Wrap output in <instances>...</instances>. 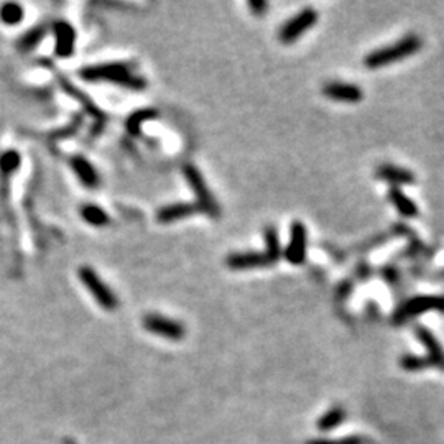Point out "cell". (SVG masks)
I'll use <instances>...</instances> for the list:
<instances>
[{
	"label": "cell",
	"instance_id": "6",
	"mask_svg": "<svg viewBox=\"0 0 444 444\" xmlns=\"http://www.w3.org/2000/svg\"><path fill=\"white\" fill-rule=\"evenodd\" d=\"M316 22H317V12L315 10V8H305V10H301L298 15H294L292 20L287 22L282 28H280L278 38L285 45L293 43V41L300 38L306 30H310Z\"/></svg>",
	"mask_w": 444,
	"mask_h": 444
},
{
	"label": "cell",
	"instance_id": "20",
	"mask_svg": "<svg viewBox=\"0 0 444 444\" xmlns=\"http://www.w3.org/2000/svg\"><path fill=\"white\" fill-rule=\"evenodd\" d=\"M265 245L268 259L277 264L280 257H282V247H280V239H278V232L275 227H266L265 229Z\"/></svg>",
	"mask_w": 444,
	"mask_h": 444
},
{
	"label": "cell",
	"instance_id": "24",
	"mask_svg": "<svg viewBox=\"0 0 444 444\" xmlns=\"http://www.w3.org/2000/svg\"><path fill=\"white\" fill-rule=\"evenodd\" d=\"M20 166V155L17 152H6L0 158V170L2 173H13Z\"/></svg>",
	"mask_w": 444,
	"mask_h": 444
},
{
	"label": "cell",
	"instance_id": "19",
	"mask_svg": "<svg viewBox=\"0 0 444 444\" xmlns=\"http://www.w3.org/2000/svg\"><path fill=\"white\" fill-rule=\"evenodd\" d=\"M45 27L43 25H38V27H34L31 30H28L25 35H22L20 38H18V50L20 51H30L34 50L35 46L40 45V41L45 38Z\"/></svg>",
	"mask_w": 444,
	"mask_h": 444
},
{
	"label": "cell",
	"instance_id": "5",
	"mask_svg": "<svg viewBox=\"0 0 444 444\" xmlns=\"http://www.w3.org/2000/svg\"><path fill=\"white\" fill-rule=\"evenodd\" d=\"M427 311H441L444 313V296L438 294H428V296H415L403 303L395 313V322H406L411 317L422 315Z\"/></svg>",
	"mask_w": 444,
	"mask_h": 444
},
{
	"label": "cell",
	"instance_id": "14",
	"mask_svg": "<svg viewBox=\"0 0 444 444\" xmlns=\"http://www.w3.org/2000/svg\"><path fill=\"white\" fill-rule=\"evenodd\" d=\"M377 176L380 180L389 181V183H394V186L399 185H411L417 181V176L413 175L410 170L406 168L396 166V165H382L377 170Z\"/></svg>",
	"mask_w": 444,
	"mask_h": 444
},
{
	"label": "cell",
	"instance_id": "3",
	"mask_svg": "<svg viewBox=\"0 0 444 444\" xmlns=\"http://www.w3.org/2000/svg\"><path fill=\"white\" fill-rule=\"evenodd\" d=\"M185 178L188 181L189 188L194 191L196 199H198V206L199 213L208 214L211 217H219V204L216 203V199L213 198L211 191H209L208 186H206V181L201 173L198 171V168L193 165H185L183 168Z\"/></svg>",
	"mask_w": 444,
	"mask_h": 444
},
{
	"label": "cell",
	"instance_id": "26",
	"mask_svg": "<svg viewBox=\"0 0 444 444\" xmlns=\"http://www.w3.org/2000/svg\"><path fill=\"white\" fill-rule=\"evenodd\" d=\"M249 7L252 8V12H254L255 15H264L266 8H268V3H266L265 0H250Z\"/></svg>",
	"mask_w": 444,
	"mask_h": 444
},
{
	"label": "cell",
	"instance_id": "15",
	"mask_svg": "<svg viewBox=\"0 0 444 444\" xmlns=\"http://www.w3.org/2000/svg\"><path fill=\"white\" fill-rule=\"evenodd\" d=\"M71 166L84 186L96 188L97 183H99V175H97L96 168L92 166L91 162L86 160L84 157H73Z\"/></svg>",
	"mask_w": 444,
	"mask_h": 444
},
{
	"label": "cell",
	"instance_id": "21",
	"mask_svg": "<svg viewBox=\"0 0 444 444\" xmlns=\"http://www.w3.org/2000/svg\"><path fill=\"white\" fill-rule=\"evenodd\" d=\"M0 20L6 25H17L23 20V8L15 2L3 3L0 7Z\"/></svg>",
	"mask_w": 444,
	"mask_h": 444
},
{
	"label": "cell",
	"instance_id": "23",
	"mask_svg": "<svg viewBox=\"0 0 444 444\" xmlns=\"http://www.w3.org/2000/svg\"><path fill=\"white\" fill-rule=\"evenodd\" d=\"M153 115H155V112H152V110H138V112H135V114L127 120L129 132L132 134V135H137L140 132V127H142V124L145 122V120H148Z\"/></svg>",
	"mask_w": 444,
	"mask_h": 444
},
{
	"label": "cell",
	"instance_id": "2",
	"mask_svg": "<svg viewBox=\"0 0 444 444\" xmlns=\"http://www.w3.org/2000/svg\"><path fill=\"white\" fill-rule=\"evenodd\" d=\"M423 41L418 35H406L403 38L396 41V43L385 46V48H380L377 51H372L366 56L364 63L368 69H377L383 68L387 64L400 62V59L408 58V56L415 55L417 51L422 48Z\"/></svg>",
	"mask_w": 444,
	"mask_h": 444
},
{
	"label": "cell",
	"instance_id": "17",
	"mask_svg": "<svg viewBox=\"0 0 444 444\" xmlns=\"http://www.w3.org/2000/svg\"><path fill=\"white\" fill-rule=\"evenodd\" d=\"M344 420H345V410L341 405H338V406H333V408L326 411L322 417L317 418L316 427L320 431H331V429L341 427Z\"/></svg>",
	"mask_w": 444,
	"mask_h": 444
},
{
	"label": "cell",
	"instance_id": "27",
	"mask_svg": "<svg viewBox=\"0 0 444 444\" xmlns=\"http://www.w3.org/2000/svg\"><path fill=\"white\" fill-rule=\"evenodd\" d=\"M441 371H444V364H443V367H441Z\"/></svg>",
	"mask_w": 444,
	"mask_h": 444
},
{
	"label": "cell",
	"instance_id": "25",
	"mask_svg": "<svg viewBox=\"0 0 444 444\" xmlns=\"http://www.w3.org/2000/svg\"><path fill=\"white\" fill-rule=\"evenodd\" d=\"M367 441L362 436H348L341 439H313L306 444H366Z\"/></svg>",
	"mask_w": 444,
	"mask_h": 444
},
{
	"label": "cell",
	"instance_id": "1",
	"mask_svg": "<svg viewBox=\"0 0 444 444\" xmlns=\"http://www.w3.org/2000/svg\"><path fill=\"white\" fill-rule=\"evenodd\" d=\"M81 76L91 83H114L117 86L134 89V91H142V89L147 87V81L138 74H135L134 69L125 63H106L84 68Z\"/></svg>",
	"mask_w": 444,
	"mask_h": 444
},
{
	"label": "cell",
	"instance_id": "8",
	"mask_svg": "<svg viewBox=\"0 0 444 444\" xmlns=\"http://www.w3.org/2000/svg\"><path fill=\"white\" fill-rule=\"evenodd\" d=\"M306 245L308 234L306 227L301 222H293L292 236H289V244L285 250V259L292 265H301L306 259Z\"/></svg>",
	"mask_w": 444,
	"mask_h": 444
},
{
	"label": "cell",
	"instance_id": "10",
	"mask_svg": "<svg viewBox=\"0 0 444 444\" xmlns=\"http://www.w3.org/2000/svg\"><path fill=\"white\" fill-rule=\"evenodd\" d=\"M227 266L232 270H250L262 268V266L273 265L266 254L260 252H242V254H232L227 257Z\"/></svg>",
	"mask_w": 444,
	"mask_h": 444
},
{
	"label": "cell",
	"instance_id": "7",
	"mask_svg": "<svg viewBox=\"0 0 444 444\" xmlns=\"http://www.w3.org/2000/svg\"><path fill=\"white\" fill-rule=\"evenodd\" d=\"M143 328L148 333L170 341H181L186 336V328L180 321L162 315H147L143 317Z\"/></svg>",
	"mask_w": 444,
	"mask_h": 444
},
{
	"label": "cell",
	"instance_id": "11",
	"mask_svg": "<svg viewBox=\"0 0 444 444\" xmlns=\"http://www.w3.org/2000/svg\"><path fill=\"white\" fill-rule=\"evenodd\" d=\"M322 94L333 101L339 102H359L362 101L364 92L362 89L355 84H348V83H328L324 87H322Z\"/></svg>",
	"mask_w": 444,
	"mask_h": 444
},
{
	"label": "cell",
	"instance_id": "9",
	"mask_svg": "<svg viewBox=\"0 0 444 444\" xmlns=\"http://www.w3.org/2000/svg\"><path fill=\"white\" fill-rule=\"evenodd\" d=\"M56 46L55 53L59 58H69L74 53V45H76V31L68 22H56L53 25Z\"/></svg>",
	"mask_w": 444,
	"mask_h": 444
},
{
	"label": "cell",
	"instance_id": "16",
	"mask_svg": "<svg viewBox=\"0 0 444 444\" xmlns=\"http://www.w3.org/2000/svg\"><path fill=\"white\" fill-rule=\"evenodd\" d=\"M389 199H390V203L395 206L396 211H399L401 216L417 217L420 214L417 203H415V201H411L408 196H406L403 191L399 188V186H392L390 191H389Z\"/></svg>",
	"mask_w": 444,
	"mask_h": 444
},
{
	"label": "cell",
	"instance_id": "12",
	"mask_svg": "<svg viewBox=\"0 0 444 444\" xmlns=\"http://www.w3.org/2000/svg\"><path fill=\"white\" fill-rule=\"evenodd\" d=\"M417 336L428 350V355H424V357H427L428 367L441 368L444 364V350L441 348V344L438 343V339L434 338L431 331L423 328V326H418L417 328Z\"/></svg>",
	"mask_w": 444,
	"mask_h": 444
},
{
	"label": "cell",
	"instance_id": "18",
	"mask_svg": "<svg viewBox=\"0 0 444 444\" xmlns=\"http://www.w3.org/2000/svg\"><path fill=\"white\" fill-rule=\"evenodd\" d=\"M81 217L87 224H91V226H94V227H104L110 221L104 209L99 208V206H96V204L83 206V208H81Z\"/></svg>",
	"mask_w": 444,
	"mask_h": 444
},
{
	"label": "cell",
	"instance_id": "13",
	"mask_svg": "<svg viewBox=\"0 0 444 444\" xmlns=\"http://www.w3.org/2000/svg\"><path fill=\"white\" fill-rule=\"evenodd\" d=\"M196 213H199L198 206L196 204L175 203V204H170V206H165V208H162L160 211L157 213V219L162 224H170V222L180 221V219L193 216V214H196Z\"/></svg>",
	"mask_w": 444,
	"mask_h": 444
},
{
	"label": "cell",
	"instance_id": "22",
	"mask_svg": "<svg viewBox=\"0 0 444 444\" xmlns=\"http://www.w3.org/2000/svg\"><path fill=\"white\" fill-rule=\"evenodd\" d=\"M400 366L408 372H420L428 368L427 357H420V355H405L400 359Z\"/></svg>",
	"mask_w": 444,
	"mask_h": 444
},
{
	"label": "cell",
	"instance_id": "4",
	"mask_svg": "<svg viewBox=\"0 0 444 444\" xmlns=\"http://www.w3.org/2000/svg\"><path fill=\"white\" fill-rule=\"evenodd\" d=\"M79 280H81L84 287L89 289V293L94 296V300L101 308H104L106 311L117 310L119 300H117L115 293L102 282L99 275H97L91 266H81V268H79Z\"/></svg>",
	"mask_w": 444,
	"mask_h": 444
}]
</instances>
